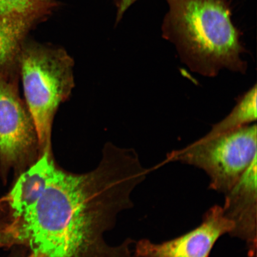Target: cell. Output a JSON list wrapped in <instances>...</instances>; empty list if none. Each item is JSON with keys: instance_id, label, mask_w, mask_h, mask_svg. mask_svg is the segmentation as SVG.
<instances>
[{"instance_id": "cell-1", "label": "cell", "mask_w": 257, "mask_h": 257, "mask_svg": "<svg viewBox=\"0 0 257 257\" xmlns=\"http://www.w3.org/2000/svg\"><path fill=\"white\" fill-rule=\"evenodd\" d=\"M148 173L136 151L110 143L98 166L83 174L44 153L3 198L10 221L0 230V248L23 246L31 257H130L132 239L111 246L104 235L134 206L132 193Z\"/></svg>"}, {"instance_id": "cell-12", "label": "cell", "mask_w": 257, "mask_h": 257, "mask_svg": "<svg viewBox=\"0 0 257 257\" xmlns=\"http://www.w3.org/2000/svg\"><path fill=\"white\" fill-rule=\"evenodd\" d=\"M14 257H31L30 256V255H29L28 256H26L25 255H15Z\"/></svg>"}, {"instance_id": "cell-10", "label": "cell", "mask_w": 257, "mask_h": 257, "mask_svg": "<svg viewBox=\"0 0 257 257\" xmlns=\"http://www.w3.org/2000/svg\"><path fill=\"white\" fill-rule=\"evenodd\" d=\"M57 6L54 0H0V16H23L42 21Z\"/></svg>"}, {"instance_id": "cell-3", "label": "cell", "mask_w": 257, "mask_h": 257, "mask_svg": "<svg viewBox=\"0 0 257 257\" xmlns=\"http://www.w3.org/2000/svg\"><path fill=\"white\" fill-rule=\"evenodd\" d=\"M74 61L62 48L25 41L18 56L25 101L36 126L42 155L52 150L54 117L75 87Z\"/></svg>"}, {"instance_id": "cell-9", "label": "cell", "mask_w": 257, "mask_h": 257, "mask_svg": "<svg viewBox=\"0 0 257 257\" xmlns=\"http://www.w3.org/2000/svg\"><path fill=\"white\" fill-rule=\"evenodd\" d=\"M256 85L240 95L229 114L212 127L203 138H211L232 133L256 120Z\"/></svg>"}, {"instance_id": "cell-7", "label": "cell", "mask_w": 257, "mask_h": 257, "mask_svg": "<svg viewBox=\"0 0 257 257\" xmlns=\"http://www.w3.org/2000/svg\"><path fill=\"white\" fill-rule=\"evenodd\" d=\"M256 157L236 184L224 194L222 206L225 216L233 224L230 235L245 243L248 257L256 256Z\"/></svg>"}, {"instance_id": "cell-2", "label": "cell", "mask_w": 257, "mask_h": 257, "mask_svg": "<svg viewBox=\"0 0 257 257\" xmlns=\"http://www.w3.org/2000/svg\"><path fill=\"white\" fill-rule=\"evenodd\" d=\"M166 1L163 37L175 45L189 69L209 78L223 69L246 73L248 63L242 55L246 50L225 0Z\"/></svg>"}, {"instance_id": "cell-8", "label": "cell", "mask_w": 257, "mask_h": 257, "mask_svg": "<svg viewBox=\"0 0 257 257\" xmlns=\"http://www.w3.org/2000/svg\"><path fill=\"white\" fill-rule=\"evenodd\" d=\"M40 21L23 16H0V68L17 65L28 32Z\"/></svg>"}, {"instance_id": "cell-4", "label": "cell", "mask_w": 257, "mask_h": 257, "mask_svg": "<svg viewBox=\"0 0 257 257\" xmlns=\"http://www.w3.org/2000/svg\"><path fill=\"white\" fill-rule=\"evenodd\" d=\"M256 125L249 124L214 138L195 141L167 154L168 162H179L203 170L209 189L225 194L256 157Z\"/></svg>"}, {"instance_id": "cell-5", "label": "cell", "mask_w": 257, "mask_h": 257, "mask_svg": "<svg viewBox=\"0 0 257 257\" xmlns=\"http://www.w3.org/2000/svg\"><path fill=\"white\" fill-rule=\"evenodd\" d=\"M18 65L0 68V178L6 184L43 156L36 126L20 95Z\"/></svg>"}, {"instance_id": "cell-11", "label": "cell", "mask_w": 257, "mask_h": 257, "mask_svg": "<svg viewBox=\"0 0 257 257\" xmlns=\"http://www.w3.org/2000/svg\"><path fill=\"white\" fill-rule=\"evenodd\" d=\"M137 0H116L117 8V21H120L126 10Z\"/></svg>"}, {"instance_id": "cell-6", "label": "cell", "mask_w": 257, "mask_h": 257, "mask_svg": "<svg viewBox=\"0 0 257 257\" xmlns=\"http://www.w3.org/2000/svg\"><path fill=\"white\" fill-rule=\"evenodd\" d=\"M233 229L222 206L205 212L201 223L182 235L160 243L143 239L137 242L135 257H209L217 240Z\"/></svg>"}]
</instances>
